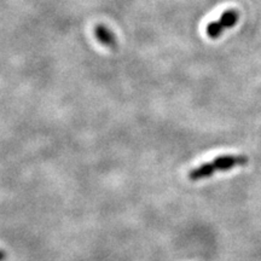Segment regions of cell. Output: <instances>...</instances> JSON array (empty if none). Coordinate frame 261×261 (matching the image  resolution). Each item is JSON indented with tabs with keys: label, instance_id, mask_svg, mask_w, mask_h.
I'll return each instance as SVG.
<instances>
[{
	"label": "cell",
	"instance_id": "1",
	"mask_svg": "<svg viewBox=\"0 0 261 261\" xmlns=\"http://www.w3.org/2000/svg\"><path fill=\"white\" fill-rule=\"evenodd\" d=\"M240 21V12L237 9H228L220 16L218 21L211 22L205 28V34L212 40L219 39L226 29L233 28Z\"/></svg>",
	"mask_w": 261,
	"mask_h": 261
},
{
	"label": "cell",
	"instance_id": "2",
	"mask_svg": "<svg viewBox=\"0 0 261 261\" xmlns=\"http://www.w3.org/2000/svg\"><path fill=\"white\" fill-rule=\"evenodd\" d=\"M248 158L247 156H232V155H225V156H218L214 160L213 163L217 168V171H230L237 166H244L247 165Z\"/></svg>",
	"mask_w": 261,
	"mask_h": 261
},
{
	"label": "cell",
	"instance_id": "3",
	"mask_svg": "<svg viewBox=\"0 0 261 261\" xmlns=\"http://www.w3.org/2000/svg\"><path fill=\"white\" fill-rule=\"evenodd\" d=\"M93 33L97 40L102 45H104V46L112 48V50H116L117 46H119L114 33L109 28H107L104 24H97L93 28Z\"/></svg>",
	"mask_w": 261,
	"mask_h": 261
},
{
	"label": "cell",
	"instance_id": "4",
	"mask_svg": "<svg viewBox=\"0 0 261 261\" xmlns=\"http://www.w3.org/2000/svg\"><path fill=\"white\" fill-rule=\"evenodd\" d=\"M215 171H217V168H215L213 162L202 163L197 168L189 172V179L190 180H200V179L210 178L214 174Z\"/></svg>",
	"mask_w": 261,
	"mask_h": 261
}]
</instances>
